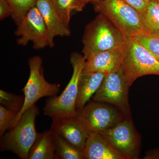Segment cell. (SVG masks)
Here are the masks:
<instances>
[{"instance_id":"6da1fadb","label":"cell","mask_w":159,"mask_h":159,"mask_svg":"<svg viewBox=\"0 0 159 159\" xmlns=\"http://www.w3.org/2000/svg\"><path fill=\"white\" fill-rule=\"evenodd\" d=\"M128 38L105 16L100 14L86 28L82 53L85 60L93 53L125 45Z\"/></svg>"},{"instance_id":"7a4b0ae2","label":"cell","mask_w":159,"mask_h":159,"mask_svg":"<svg viewBox=\"0 0 159 159\" xmlns=\"http://www.w3.org/2000/svg\"><path fill=\"white\" fill-rule=\"evenodd\" d=\"M70 60L73 70L70 81L60 95L47 99L43 110L44 115L52 119L74 118L77 115L78 82L85 60L84 56L77 53L71 54Z\"/></svg>"},{"instance_id":"3957f363","label":"cell","mask_w":159,"mask_h":159,"mask_svg":"<svg viewBox=\"0 0 159 159\" xmlns=\"http://www.w3.org/2000/svg\"><path fill=\"white\" fill-rule=\"evenodd\" d=\"M93 3L95 11L105 16L128 38L145 33L141 13L124 0H98Z\"/></svg>"},{"instance_id":"277c9868","label":"cell","mask_w":159,"mask_h":159,"mask_svg":"<svg viewBox=\"0 0 159 159\" xmlns=\"http://www.w3.org/2000/svg\"><path fill=\"white\" fill-rule=\"evenodd\" d=\"M39 114L35 104L27 109L15 126L2 137L1 150L11 151L20 158L28 159L29 151L38 135L35 120Z\"/></svg>"},{"instance_id":"5b68a950","label":"cell","mask_w":159,"mask_h":159,"mask_svg":"<svg viewBox=\"0 0 159 159\" xmlns=\"http://www.w3.org/2000/svg\"><path fill=\"white\" fill-rule=\"evenodd\" d=\"M130 86L139 77L159 75V61L135 38H129L120 67Z\"/></svg>"},{"instance_id":"8992f818","label":"cell","mask_w":159,"mask_h":159,"mask_svg":"<svg viewBox=\"0 0 159 159\" xmlns=\"http://www.w3.org/2000/svg\"><path fill=\"white\" fill-rule=\"evenodd\" d=\"M43 61L39 56H34L29 60L30 75L28 81L23 89L25 97L22 107L16 115L9 125V129L13 128L20 119L23 113L38 100L44 97L57 96L59 85L51 84L46 80L42 70Z\"/></svg>"},{"instance_id":"52a82bcc","label":"cell","mask_w":159,"mask_h":159,"mask_svg":"<svg viewBox=\"0 0 159 159\" xmlns=\"http://www.w3.org/2000/svg\"><path fill=\"white\" fill-rule=\"evenodd\" d=\"M125 117L116 107L93 101L77 111L76 118L90 134L99 133L111 128Z\"/></svg>"},{"instance_id":"ba28073f","label":"cell","mask_w":159,"mask_h":159,"mask_svg":"<svg viewBox=\"0 0 159 159\" xmlns=\"http://www.w3.org/2000/svg\"><path fill=\"white\" fill-rule=\"evenodd\" d=\"M109 144L127 159L139 158L141 139L131 116L126 117L111 128L99 133Z\"/></svg>"},{"instance_id":"9c48e42d","label":"cell","mask_w":159,"mask_h":159,"mask_svg":"<svg viewBox=\"0 0 159 159\" xmlns=\"http://www.w3.org/2000/svg\"><path fill=\"white\" fill-rule=\"evenodd\" d=\"M130 87L120 69L112 71L107 74L93 96V100L112 104L119 109L125 116H131L128 99Z\"/></svg>"},{"instance_id":"30bf717a","label":"cell","mask_w":159,"mask_h":159,"mask_svg":"<svg viewBox=\"0 0 159 159\" xmlns=\"http://www.w3.org/2000/svg\"><path fill=\"white\" fill-rule=\"evenodd\" d=\"M17 26L15 34L19 37L17 42L19 45L26 46L31 41L33 43V48L36 50L49 46L45 24L36 6L32 7L28 11Z\"/></svg>"},{"instance_id":"8fae6325","label":"cell","mask_w":159,"mask_h":159,"mask_svg":"<svg viewBox=\"0 0 159 159\" xmlns=\"http://www.w3.org/2000/svg\"><path fill=\"white\" fill-rule=\"evenodd\" d=\"M125 44L122 47L91 54L85 59L82 73L101 72L108 74L119 70Z\"/></svg>"},{"instance_id":"7c38bea8","label":"cell","mask_w":159,"mask_h":159,"mask_svg":"<svg viewBox=\"0 0 159 159\" xmlns=\"http://www.w3.org/2000/svg\"><path fill=\"white\" fill-rule=\"evenodd\" d=\"M51 129L82 151L89 135L76 118L52 119Z\"/></svg>"},{"instance_id":"4fadbf2b","label":"cell","mask_w":159,"mask_h":159,"mask_svg":"<svg viewBox=\"0 0 159 159\" xmlns=\"http://www.w3.org/2000/svg\"><path fill=\"white\" fill-rule=\"evenodd\" d=\"M35 6L45 24L48 36L49 47H54V38L70 36L71 33L70 28L62 21L54 9L51 0H36Z\"/></svg>"},{"instance_id":"5bb4252c","label":"cell","mask_w":159,"mask_h":159,"mask_svg":"<svg viewBox=\"0 0 159 159\" xmlns=\"http://www.w3.org/2000/svg\"><path fill=\"white\" fill-rule=\"evenodd\" d=\"M83 152L84 159H127L97 133L89 134Z\"/></svg>"},{"instance_id":"9a60e30c","label":"cell","mask_w":159,"mask_h":159,"mask_svg":"<svg viewBox=\"0 0 159 159\" xmlns=\"http://www.w3.org/2000/svg\"><path fill=\"white\" fill-rule=\"evenodd\" d=\"M107 74L101 72L85 74L82 72L78 82L76 103L77 111L83 108L96 93Z\"/></svg>"},{"instance_id":"2e32d148","label":"cell","mask_w":159,"mask_h":159,"mask_svg":"<svg viewBox=\"0 0 159 159\" xmlns=\"http://www.w3.org/2000/svg\"><path fill=\"white\" fill-rule=\"evenodd\" d=\"M56 159L53 131L38 133L37 139L29 151L28 159Z\"/></svg>"},{"instance_id":"e0dca14e","label":"cell","mask_w":159,"mask_h":159,"mask_svg":"<svg viewBox=\"0 0 159 159\" xmlns=\"http://www.w3.org/2000/svg\"><path fill=\"white\" fill-rule=\"evenodd\" d=\"M141 16L145 33L159 34V3L150 0Z\"/></svg>"},{"instance_id":"ac0fdd59","label":"cell","mask_w":159,"mask_h":159,"mask_svg":"<svg viewBox=\"0 0 159 159\" xmlns=\"http://www.w3.org/2000/svg\"><path fill=\"white\" fill-rule=\"evenodd\" d=\"M53 132L56 159H84L82 151L74 147L53 131Z\"/></svg>"},{"instance_id":"d6986e66","label":"cell","mask_w":159,"mask_h":159,"mask_svg":"<svg viewBox=\"0 0 159 159\" xmlns=\"http://www.w3.org/2000/svg\"><path fill=\"white\" fill-rule=\"evenodd\" d=\"M12 10L11 17L16 25L35 6L36 0H7Z\"/></svg>"},{"instance_id":"ffe728a7","label":"cell","mask_w":159,"mask_h":159,"mask_svg":"<svg viewBox=\"0 0 159 159\" xmlns=\"http://www.w3.org/2000/svg\"><path fill=\"white\" fill-rule=\"evenodd\" d=\"M77 0H51L54 9L66 26L69 28L70 14L76 9Z\"/></svg>"},{"instance_id":"44dd1931","label":"cell","mask_w":159,"mask_h":159,"mask_svg":"<svg viewBox=\"0 0 159 159\" xmlns=\"http://www.w3.org/2000/svg\"><path fill=\"white\" fill-rule=\"evenodd\" d=\"M134 38L159 61V34L143 33Z\"/></svg>"},{"instance_id":"7402d4cb","label":"cell","mask_w":159,"mask_h":159,"mask_svg":"<svg viewBox=\"0 0 159 159\" xmlns=\"http://www.w3.org/2000/svg\"><path fill=\"white\" fill-rule=\"evenodd\" d=\"M24 102V99L22 97L7 93L2 90H0V102L1 105L4 106L9 110L14 111L17 114L20 110Z\"/></svg>"},{"instance_id":"603a6c76","label":"cell","mask_w":159,"mask_h":159,"mask_svg":"<svg viewBox=\"0 0 159 159\" xmlns=\"http://www.w3.org/2000/svg\"><path fill=\"white\" fill-rule=\"evenodd\" d=\"M16 112L6 108L4 106L0 105V137L2 138L14 119Z\"/></svg>"},{"instance_id":"cb8c5ba5","label":"cell","mask_w":159,"mask_h":159,"mask_svg":"<svg viewBox=\"0 0 159 159\" xmlns=\"http://www.w3.org/2000/svg\"><path fill=\"white\" fill-rule=\"evenodd\" d=\"M135 8L142 14L145 9L150 0H124Z\"/></svg>"},{"instance_id":"d4e9b609","label":"cell","mask_w":159,"mask_h":159,"mask_svg":"<svg viewBox=\"0 0 159 159\" xmlns=\"http://www.w3.org/2000/svg\"><path fill=\"white\" fill-rule=\"evenodd\" d=\"M11 6L7 0H0V19L4 20L12 14Z\"/></svg>"},{"instance_id":"484cf974","label":"cell","mask_w":159,"mask_h":159,"mask_svg":"<svg viewBox=\"0 0 159 159\" xmlns=\"http://www.w3.org/2000/svg\"><path fill=\"white\" fill-rule=\"evenodd\" d=\"M98 1V0H77L75 10L78 11H82L87 4L90 2H96Z\"/></svg>"},{"instance_id":"4316f807","label":"cell","mask_w":159,"mask_h":159,"mask_svg":"<svg viewBox=\"0 0 159 159\" xmlns=\"http://www.w3.org/2000/svg\"><path fill=\"white\" fill-rule=\"evenodd\" d=\"M145 159H159V150H152L146 154Z\"/></svg>"},{"instance_id":"83f0119b","label":"cell","mask_w":159,"mask_h":159,"mask_svg":"<svg viewBox=\"0 0 159 159\" xmlns=\"http://www.w3.org/2000/svg\"><path fill=\"white\" fill-rule=\"evenodd\" d=\"M155 1H156L157 2L159 3V0H155Z\"/></svg>"}]
</instances>
